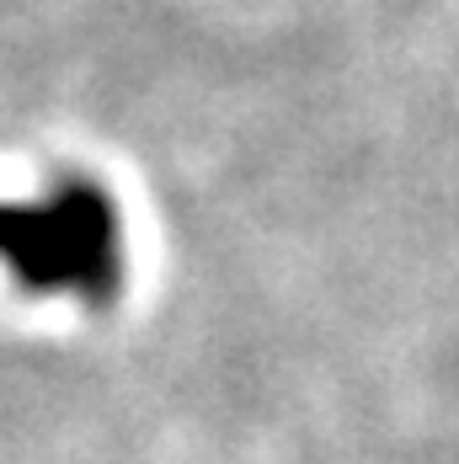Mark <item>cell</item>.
<instances>
[{
  "label": "cell",
  "instance_id": "6da1fadb",
  "mask_svg": "<svg viewBox=\"0 0 459 464\" xmlns=\"http://www.w3.org/2000/svg\"><path fill=\"white\" fill-rule=\"evenodd\" d=\"M0 262L38 294H107L118 283V219L86 182H64L33 208L0 203Z\"/></svg>",
  "mask_w": 459,
  "mask_h": 464
}]
</instances>
